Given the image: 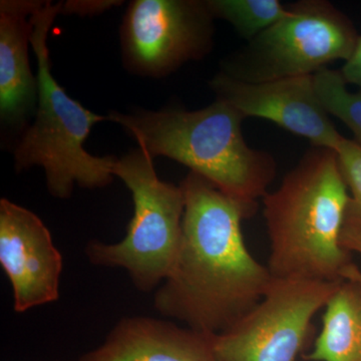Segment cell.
<instances>
[{
    "mask_svg": "<svg viewBox=\"0 0 361 361\" xmlns=\"http://www.w3.org/2000/svg\"><path fill=\"white\" fill-rule=\"evenodd\" d=\"M42 1L0 2V115L2 123L23 127L37 104V78L28 59L32 16Z\"/></svg>",
    "mask_w": 361,
    "mask_h": 361,
    "instance_id": "cell-12",
    "label": "cell"
},
{
    "mask_svg": "<svg viewBox=\"0 0 361 361\" xmlns=\"http://www.w3.org/2000/svg\"><path fill=\"white\" fill-rule=\"evenodd\" d=\"M214 18L231 23L248 42L282 20L288 8L278 0H207Z\"/></svg>",
    "mask_w": 361,
    "mask_h": 361,
    "instance_id": "cell-14",
    "label": "cell"
},
{
    "mask_svg": "<svg viewBox=\"0 0 361 361\" xmlns=\"http://www.w3.org/2000/svg\"><path fill=\"white\" fill-rule=\"evenodd\" d=\"M180 186L186 201L182 238L154 307L164 318L219 334L262 299L273 277L244 240L242 221L250 211L193 172Z\"/></svg>",
    "mask_w": 361,
    "mask_h": 361,
    "instance_id": "cell-1",
    "label": "cell"
},
{
    "mask_svg": "<svg viewBox=\"0 0 361 361\" xmlns=\"http://www.w3.org/2000/svg\"><path fill=\"white\" fill-rule=\"evenodd\" d=\"M358 35L350 20L325 0H303L226 61L222 73L249 82L314 75L348 61Z\"/></svg>",
    "mask_w": 361,
    "mask_h": 361,
    "instance_id": "cell-6",
    "label": "cell"
},
{
    "mask_svg": "<svg viewBox=\"0 0 361 361\" xmlns=\"http://www.w3.org/2000/svg\"><path fill=\"white\" fill-rule=\"evenodd\" d=\"M346 84L357 85L361 90V37H358L355 51L341 71Z\"/></svg>",
    "mask_w": 361,
    "mask_h": 361,
    "instance_id": "cell-19",
    "label": "cell"
},
{
    "mask_svg": "<svg viewBox=\"0 0 361 361\" xmlns=\"http://www.w3.org/2000/svg\"><path fill=\"white\" fill-rule=\"evenodd\" d=\"M348 203L336 152L313 147L279 188L263 197L272 277L343 281L353 265L341 245Z\"/></svg>",
    "mask_w": 361,
    "mask_h": 361,
    "instance_id": "cell-2",
    "label": "cell"
},
{
    "mask_svg": "<svg viewBox=\"0 0 361 361\" xmlns=\"http://www.w3.org/2000/svg\"><path fill=\"white\" fill-rule=\"evenodd\" d=\"M314 82L316 92L329 115L345 123L361 145V90L350 92L341 71L326 68L314 73Z\"/></svg>",
    "mask_w": 361,
    "mask_h": 361,
    "instance_id": "cell-15",
    "label": "cell"
},
{
    "mask_svg": "<svg viewBox=\"0 0 361 361\" xmlns=\"http://www.w3.org/2000/svg\"><path fill=\"white\" fill-rule=\"evenodd\" d=\"M341 245L349 253L355 252L361 255V223L351 218L348 214L342 230Z\"/></svg>",
    "mask_w": 361,
    "mask_h": 361,
    "instance_id": "cell-18",
    "label": "cell"
},
{
    "mask_svg": "<svg viewBox=\"0 0 361 361\" xmlns=\"http://www.w3.org/2000/svg\"><path fill=\"white\" fill-rule=\"evenodd\" d=\"M339 284L273 278L265 295L248 313L214 336L218 360L297 361L302 357L313 334V319Z\"/></svg>",
    "mask_w": 361,
    "mask_h": 361,
    "instance_id": "cell-7",
    "label": "cell"
},
{
    "mask_svg": "<svg viewBox=\"0 0 361 361\" xmlns=\"http://www.w3.org/2000/svg\"><path fill=\"white\" fill-rule=\"evenodd\" d=\"M218 99L231 104L245 118H265L316 148L336 151L343 140L316 92L314 75L249 82L220 71L210 82Z\"/></svg>",
    "mask_w": 361,
    "mask_h": 361,
    "instance_id": "cell-9",
    "label": "cell"
},
{
    "mask_svg": "<svg viewBox=\"0 0 361 361\" xmlns=\"http://www.w3.org/2000/svg\"><path fill=\"white\" fill-rule=\"evenodd\" d=\"M63 1H42L32 16L30 37L37 61V104L35 121L14 149L18 171L44 169L47 190L54 198H71L78 186L101 189L113 182L118 157L90 155L85 142L90 130L108 116L97 115L71 99L51 71L47 37Z\"/></svg>",
    "mask_w": 361,
    "mask_h": 361,
    "instance_id": "cell-4",
    "label": "cell"
},
{
    "mask_svg": "<svg viewBox=\"0 0 361 361\" xmlns=\"http://www.w3.org/2000/svg\"><path fill=\"white\" fill-rule=\"evenodd\" d=\"M118 1H84V0H71V1H63L61 13L78 14V16H92L104 13L111 6H118Z\"/></svg>",
    "mask_w": 361,
    "mask_h": 361,
    "instance_id": "cell-17",
    "label": "cell"
},
{
    "mask_svg": "<svg viewBox=\"0 0 361 361\" xmlns=\"http://www.w3.org/2000/svg\"><path fill=\"white\" fill-rule=\"evenodd\" d=\"M0 265L16 313L58 300L63 255L39 216L6 198L0 200Z\"/></svg>",
    "mask_w": 361,
    "mask_h": 361,
    "instance_id": "cell-10",
    "label": "cell"
},
{
    "mask_svg": "<svg viewBox=\"0 0 361 361\" xmlns=\"http://www.w3.org/2000/svg\"><path fill=\"white\" fill-rule=\"evenodd\" d=\"M214 336L167 318L127 316L78 361H219Z\"/></svg>",
    "mask_w": 361,
    "mask_h": 361,
    "instance_id": "cell-11",
    "label": "cell"
},
{
    "mask_svg": "<svg viewBox=\"0 0 361 361\" xmlns=\"http://www.w3.org/2000/svg\"><path fill=\"white\" fill-rule=\"evenodd\" d=\"M214 16L200 0H134L121 28L123 63L148 78L167 77L213 47Z\"/></svg>",
    "mask_w": 361,
    "mask_h": 361,
    "instance_id": "cell-8",
    "label": "cell"
},
{
    "mask_svg": "<svg viewBox=\"0 0 361 361\" xmlns=\"http://www.w3.org/2000/svg\"><path fill=\"white\" fill-rule=\"evenodd\" d=\"M114 176L132 194L134 215L116 243L92 240L85 253L90 264L121 268L139 291L155 292L174 265L182 238V187L161 180L153 159L141 149L118 158Z\"/></svg>",
    "mask_w": 361,
    "mask_h": 361,
    "instance_id": "cell-5",
    "label": "cell"
},
{
    "mask_svg": "<svg viewBox=\"0 0 361 361\" xmlns=\"http://www.w3.org/2000/svg\"><path fill=\"white\" fill-rule=\"evenodd\" d=\"M106 116L152 159L166 157L186 166L253 215L276 175L273 157L247 145L245 116L222 99L197 111H113Z\"/></svg>",
    "mask_w": 361,
    "mask_h": 361,
    "instance_id": "cell-3",
    "label": "cell"
},
{
    "mask_svg": "<svg viewBox=\"0 0 361 361\" xmlns=\"http://www.w3.org/2000/svg\"><path fill=\"white\" fill-rule=\"evenodd\" d=\"M322 326L306 361H361V271L355 264L325 306Z\"/></svg>",
    "mask_w": 361,
    "mask_h": 361,
    "instance_id": "cell-13",
    "label": "cell"
},
{
    "mask_svg": "<svg viewBox=\"0 0 361 361\" xmlns=\"http://www.w3.org/2000/svg\"><path fill=\"white\" fill-rule=\"evenodd\" d=\"M336 152L342 177L351 194L346 214L361 223V145L343 137Z\"/></svg>",
    "mask_w": 361,
    "mask_h": 361,
    "instance_id": "cell-16",
    "label": "cell"
}]
</instances>
